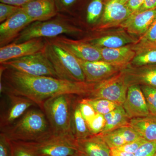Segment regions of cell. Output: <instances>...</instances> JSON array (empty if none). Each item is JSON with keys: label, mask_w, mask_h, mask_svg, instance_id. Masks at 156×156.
I'll return each mask as SVG.
<instances>
[{"label": "cell", "mask_w": 156, "mask_h": 156, "mask_svg": "<svg viewBox=\"0 0 156 156\" xmlns=\"http://www.w3.org/2000/svg\"><path fill=\"white\" fill-rule=\"evenodd\" d=\"M105 125L101 134L110 132L129 125V119L122 105H119L110 112L104 115ZM100 133V134H101Z\"/></svg>", "instance_id": "603a6c76"}, {"label": "cell", "mask_w": 156, "mask_h": 156, "mask_svg": "<svg viewBox=\"0 0 156 156\" xmlns=\"http://www.w3.org/2000/svg\"><path fill=\"white\" fill-rule=\"evenodd\" d=\"M76 24L72 16L58 13L48 20L32 23L12 43L18 44L33 39L53 38L63 35H80L83 33V30Z\"/></svg>", "instance_id": "3957f363"}, {"label": "cell", "mask_w": 156, "mask_h": 156, "mask_svg": "<svg viewBox=\"0 0 156 156\" xmlns=\"http://www.w3.org/2000/svg\"><path fill=\"white\" fill-rule=\"evenodd\" d=\"M119 1L123 3V4L126 5V3H128L129 1H130V0H119Z\"/></svg>", "instance_id": "ee69618b"}, {"label": "cell", "mask_w": 156, "mask_h": 156, "mask_svg": "<svg viewBox=\"0 0 156 156\" xmlns=\"http://www.w3.org/2000/svg\"><path fill=\"white\" fill-rule=\"evenodd\" d=\"M39 156H79L74 136L52 134L35 142H27Z\"/></svg>", "instance_id": "52a82bcc"}, {"label": "cell", "mask_w": 156, "mask_h": 156, "mask_svg": "<svg viewBox=\"0 0 156 156\" xmlns=\"http://www.w3.org/2000/svg\"><path fill=\"white\" fill-rule=\"evenodd\" d=\"M105 0H89L84 7V22L92 30L99 22L103 12Z\"/></svg>", "instance_id": "d4e9b609"}, {"label": "cell", "mask_w": 156, "mask_h": 156, "mask_svg": "<svg viewBox=\"0 0 156 156\" xmlns=\"http://www.w3.org/2000/svg\"><path fill=\"white\" fill-rule=\"evenodd\" d=\"M79 156H111L109 147L100 134L76 139Z\"/></svg>", "instance_id": "ffe728a7"}, {"label": "cell", "mask_w": 156, "mask_h": 156, "mask_svg": "<svg viewBox=\"0 0 156 156\" xmlns=\"http://www.w3.org/2000/svg\"><path fill=\"white\" fill-rule=\"evenodd\" d=\"M128 88L121 71L111 77L95 83L92 92L87 98L107 99L122 105Z\"/></svg>", "instance_id": "ba28073f"}, {"label": "cell", "mask_w": 156, "mask_h": 156, "mask_svg": "<svg viewBox=\"0 0 156 156\" xmlns=\"http://www.w3.org/2000/svg\"><path fill=\"white\" fill-rule=\"evenodd\" d=\"M144 0H130L126 5L133 14L139 10L143 4Z\"/></svg>", "instance_id": "ab89813d"}, {"label": "cell", "mask_w": 156, "mask_h": 156, "mask_svg": "<svg viewBox=\"0 0 156 156\" xmlns=\"http://www.w3.org/2000/svg\"><path fill=\"white\" fill-rule=\"evenodd\" d=\"M122 106L130 119L151 115L140 85L128 87L126 101Z\"/></svg>", "instance_id": "2e32d148"}, {"label": "cell", "mask_w": 156, "mask_h": 156, "mask_svg": "<svg viewBox=\"0 0 156 156\" xmlns=\"http://www.w3.org/2000/svg\"><path fill=\"white\" fill-rule=\"evenodd\" d=\"M48 39L78 59L86 61L102 60L99 48L83 39L74 40L64 35Z\"/></svg>", "instance_id": "30bf717a"}, {"label": "cell", "mask_w": 156, "mask_h": 156, "mask_svg": "<svg viewBox=\"0 0 156 156\" xmlns=\"http://www.w3.org/2000/svg\"><path fill=\"white\" fill-rule=\"evenodd\" d=\"M23 10L2 23L0 25V48L12 43L23 30L33 22Z\"/></svg>", "instance_id": "5bb4252c"}, {"label": "cell", "mask_w": 156, "mask_h": 156, "mask_svg": "<svg viewBox=\"0 0 156 156\" xmlns=\"http://www.w3.org/2000/svg\"><path fill=\"white\" fill-rule=\"evenodd\" d=\"M146 140L142 137H140L132 142L126 143L122 146L115 148L117 149L118 150L123 151L130 153L134 154Z\"/></svg>", "instance_id": "f35d334b"}, {"label": "cell", "mask_w": 156, "mask_h": 156, "mask_svg": "<svg viewBox=\"0 0 156 156\" xmlns=\"http://www.w3.org/2000/svg\"><path fill=\"white\" fill-rule=\"evenodd\" d=\"M92 32L94 33L82 39L98 48H121L136 44L139 39L121 30L101 33L98 31Z\"/></svg>", "instance_id": "8fae6325"}, {"label": "cell", "mask_w": 156, "mask_h": 156, "mask_svg": "<svg viewBox=\"0 0 156 156\" xmlns=\"http://www.w3.org/2000/svg\"><path fill=\"white\" fill-rule=\"evenodd\" d=\"M155 45H156V44Z\"/></svg>", "instance_id": "7dc6e473"}, {"label": "cell", "mask_w": 156, "mask_h": 156, "mask_svg": "<svg viewBox=\"0 0 156 156\" xmlns=\"http://www.w3.org/2000/svg\"><path fill=\"white\" fill-rule=\"evenodd\" d=\"M136 56L130 65L134 67L156 64V45H151L136 50Z\"/></svg>", "instance_id": "484cf974"}, {"label": "cell", "mask_w": 156, "mask_h": 156, "mask_svg": "<svg viewBox=\"0 0 156 156\" xmlns=\"http://www.w3.org/2000/svg\"><path fill=\"white\" fill-rule=\"evenodd\" d=\"M81 99L90 105L97 113L104 115L112 111L119 105L113 101L102 98H85Z\"/></svg>", "instance_id": "4316f807"}, {"label": "cell", "mask_w": 156, "mask_h": 156, "mask_svg": "<svg viewBox=\"0 0 156 156\" xmlns=\"http://www.w3.org/2000/svg\"><path fill=\"white\" fill-rule=\"evenodd\" d=\"M75 96L68 94L57 95L48 99L43 104L41 109L44 113L54 135L74 136L71 120Z\"/></svg>", "instance_id": "277c9868"}, {"label": "cell", "mask_w": 156, "mask_h": 156, "mask_svg": "<svg viewBox=\"0 0 156 156\" xmlns=\"http://www.w3.org/2000/svg\"><path fill=\"white\" fill-rule=\"evenodd\" d=\"M44 38L33 39L22 43H11L0 48V64L15 58L43 52L46 46Z\"/></svg>", "instance_id": "7c38bea8"}, {"label": "cell", "mask_w": 156, "mask_h": 156, "mask_svg": "<svg viewBox=\"0 0 156 156\" xmlns=\"http://www.w3.org/2000/svg\"><path fill=\"white\" fill-rule=\"evenodd\" d=\"M156 18V8L134 13L120 25L129 34L141 37L145 34Z\"/></svg>", "instance_id": "ac0fdd59"}, {"label": "cell", "mask_w": 156, "mask_h": 156, "mask_svg": "<svg viewBox=\"0 0 156 156\" xmlns=\"http://www.w3.org/2000/svg\"><path fill=\"white\" fill-rule=\"evenodd\" d=\"M108 1H109V0H108Z\"/></svg>", "instance_id": "bcb514c9"}, {"label": "cell", "mask_w": 156, "mask_h": 156, "mask_svg": "<svg viewBox=\"0 0 156 156\" xmlns=\"http://www.w3.org/2000/svg\"><path fill=\"white\" fill-rule=\"evenodd\" d=\"M156 152V141H145L140 147L135 156H154Z\"/></svg>", "instance_id": "e575fe53"}, {"label": "cell", "mask_w": 156, "mask_h": 156, "mask_svg": "<svg viewBox=\"0 0 156 156\" xmlns=\"http://www.w3.org/2000/svg\"><path fill=\"white\" fill-rule=\"evenodd\" d=\"M154 156H156V153L154 155Z\"/></svg>", "instance_id": "f6af8a7d"}, {"label": "cell", "mask_w": 156, "mask_h": 156, "mask_svg": "<svg viewBox=\"0 0 156 156\" xmlns=\"http://www.w3.org/2000/svg\"><path fill=\"white\" fill-rule=\"evenodd\" d=\"M155 8H156V0H144L139 10L135 13H139Z\"/></svg>", "instance_id": "60d3db41"}, {"label": "cell", "mask_w": 156, "mask_h": 156, "mask_svg": "<svg viewBox=\"0 0 156 156\" xmlns=\"http://www.w3.org/2000/svg\"><path fill=\"white\" fill-rule=\"evenodd\" d=\"M0 156H13L11 142L4 133H0Z\"/></svg>", "instance_id": "8d00e7d4"}, {"label": "cell", "mask_w": 156, "mask_h": 156, "mask_svg": "<svg viewBox=\"0 0 156 156\" xmlns=\"http://www.w3.org/2000/svg\"><path fill=\"white\" fill-rule=\"evenodd\" d=\"M73 105L71 126L73 135L76 139H83L92 136L86 120L82 116L79 105V100Z\"/></svg>", "instance_id": "cb8c5ba5"}, {"label": "cell", "mask_w": 156, "mask_h": 156, "mask_svg": "<svg viewBox=\"0 0 156 156\" xmlns=\"http://www.w3.org/2000/svg\"><path fill=\"white\" fill-rule=\"evenodd\" d=\"M133 14L119 0H109L105 4L99 22L91 31H101L107 27L120 24Z\"/></svg>", "instance_id": "4fadbf2b"}, {"label": "cell", "mask_w": 156, "mask_h": 156, "mask_svg": "<svg viewBox=\"0 0 156 156\" xmlns=\"http://www.w3.org/2000/svg\"><path fill=\"white\" fill-rule=\"evenodd\" d=\"M87 123L92 135H96L100 134L103 131L105 126V120L104 115L96 113L95 116Z\"/></svg>", "instance_id": "1f68e13d"}, {"label": "cell", "mask_w": 156, "mask_h": 156, "mask_svg": "<svg viewBox=\"0 0 156 156\" xmlns=\"http://www.w3.org/2000/svg\"><path fill=\"white\" fill-rule=\"evenodd\" d=\"M58 13L71 16L79 0H55Z\"/></svg>", "instance_id": "d6a6232c"}, {"label": "cell", "mask_w": 156, "mask_h": 156, "mask_svg": "<svg viewBox=\"0 0 156 156\" xmlns=\"http://www.w3.org/2000/svg\"><path fill=\"white\" fill-rule=\"evenodd\" d=\"M99 134L101 135L110 149L119 147L127 143L122 135L117 129Z\"/></svg>", "instance_id": "f1b7e54d"}, {"label": "cell", "mask_w": 156, "mask_h": 156, "mask_svg": "<svg viewBox=\"0 0 156 156\" xmlns=\"http://www.w3.org/2000/svg\"><path fill=\"white\" fill-rule=\"evenodd\" d=\"M132 45L117 48H99L102 60L126 68L136 56Z\"/></svg>", "instance_id": "44dd1931"}, {"label": "cell", "mask_w": 156, "mask_h": 156, "mask_svg": "<svg viewBox=\"0 0 156 156\" xmlns=\"http://www.w3.org/2000/svg\"><path fill=\"white\" fill-rule=\"evenodd\" d=\"M156 43V18L145 34L140 37L139 41L132 45L134 50L136 51L141 48L155 45Z\"/></svg>", "instance_id": "83f0119b"}, {"label": "cell", "mask_w": 156, "mask_h": 156, "mask_svg": "<svg viewBox=\"0 0 156 156\" xmlns=\"http://www.w3.org/2000/svg\"><path fill=\"white\" fill-rule=\"evenodd\" d=\"M79 105L82 116L87 122L95 116L97 113L90 105L83 101L82 99L79 100Z\"/></svg>", "instance_id": "74e56055"}, {"label": "cell", "mask_w": 156, "mask_h": 156, "mask_svg": "<svg viewBox=\"0 0 156 156\" xmlns=\"http://www.w3.org/2000/svg\"><path fill=\"white\" fill-rule=\"evenodd\" d=\"M6 97V105L1 110V130L9 127L19 119L29 109L36 106L33 101L23 96L15 95L9 91L2 94Z\"/></svg>", "instance_id": "9c48e42d"}, {"label": "cell", "mask_w": 156, "mask_h": 156, "mask_svg": "<svg viewBox=\"0 0 156 156\" xmlns=\"http://www.w3.org/2000/svg\"><path fill=\"white\" fill-rule=\"evenodd\" d=\"M83 71L86 81L95 83L111 77L125 69L103 60L86 61L78 59Z\"/></svg>", "instance_id": "9a60e30c"}, {"label": "cell", "mask_w": 156, "mask_h": 156, "mask_svg": "<svg viewBox=\"0 0 156 156\" xmlns=\"http://www.w3.org/2000/svg\"><path fill=\"white\" fill-rule=\"evenodd\" d=\"M1 132L11 141L23 142H38L53 134L44 112L32 108Z\"/></svg>", "instance_id": "7a4b0ae2"}, {"label": "cell", "mask_w": 156, "mask_h": 156, "mask_svg": "<svg viewBox=\"0 0 156 156\" xmlns=\"http://www.w3.org/2000/svg\"><path fill=\"white\" fill-rule=\"evenodd\" d=\"M1 65L29 75L58 78L44 51L12 59Z\"/></svg>", "instance_id": "8992f818"}, {"label": "cell", "mask_w": 156, "mask_h": 156, "mask_svg": "<svg viewBox=\"0 0 156 156\" xmlns=\"http://www.w3.org/2000/svg\"><path fill=\"white\" fill-rule=\"evenodd\" d=\"M21 9V7L0 3V23L9 19Z\"/></svg>", "instance_id": "836d02e7"}, {"label": "cell", "mask_w": 156, "mask_h": 156, "mask_svg": "<svg viewBox=\"0 0 156 156\" xmlns=\"http://www.w3.org/2000/svg\"><path fill=\"white\" fill-rule=\"evenodd\" d=\"M128 87L147 85L156 87V64L134 67L129 65L122 70Z\"/></svg>", "instance_id": "e0dca14e"}, {"label": "cell", "mask_w": 156, "mask_h": 156, "mask_svg": "<svg viewBox=\"0 0 156 156\" xmlns=\"http://www.w3.org/2000/svg\"><path fill=\"white\" fill-rule=\"evenodd\" d=\"M44 52L59 79L72 82H86L77 58L48 39Z\"/></svg>", "instance_id": "5b68a950"}, {"label": "cell", "mask_w": 156, "mask_h": 156, "mask_svg": "<svg viewBox=\"0 0 156 156\" xmlns=\"http://www.w3.org/2000/svg\"><path fill=\"white\" fill-rule=\"evenodd\" d=\"M32 1L33 0H0V3L22 7Z\"/></svg>", "instance_id": "b9f144b4"}, {"label": "cell", "mask_w": 156, "mask_h": 156, "mask_svg": "<svg viewBox=\"0 0 156 156\" xmlns=\"http://www.w3.org/2000/svg\"><path fill=\"white\" fill-rule=\"evenodd\" d=\"M1 94L9 91L33 101L41 109L46 101L62 94L87 97L95 83L72 82L47 76L29 75L0 66Z\"/></svg>", "instance_id": "6da1fadb"}, {"label": "cell", "mask_w": 156, "mask_h": 156, "mask_svg": "<svg viewBox=\"0 0 156 156\" xmlns=\"http://www.w3.org/2000/svg\"><path fill=\"white\" fill-rule=\"evenodd\" d=\"M22 9L34 22L48 20L58 13L55 0H33Z\"/></svg>", "instance_id": "d6986e66"}, {"label": "cell", "mask_w": 156, "mask_h": 156, "mask_svg": "<svg viewBox=\"0 0 156 156\" xmlns=\"http://www.w3.org/2000/svg\"><path fill=\"white\" fill-rule=\"evenodd\" d=\"M117 129L122 135L127 143L132 142L141 137L130 125L123 126Z\"/></svg>", "instance_id": "d590c367"}, {"label": "cell", "mask_w": 156, "mask_h": 156, "mask_svg": "<svg viewBox=\"0 0 156 156\" xmlns=\"http://www.w3.org/2000/svg\"><path fill=\"white\" fill-rule=\"evenodd\" d=\"M111 156H135L134 154L118 150L115 148H111Z\"/></svg>", "instance_id": "7bdbcfd3"}, {"label": "cell", "mask_w": 156, "mask_h": 156, "mask_svg": "<svg viewBox=\"0 0 156 156\" xmlns=\"http://www.w3.org/2000/svg\"><path fill=\"white\" fill-rule=\"evenodd\" d=\"M151 115L156 116V87L140 86Z\"/></svg>", "instance_id": "f546056e"}, {"label": "cell", "mask_w": 156, "mask_h": 156, "mask_svg": "<svg viewBox=\"0 0 156 156\" xmlns=\"http://www.w3.org/2000/svg\"><path fill=\"white\" fill-rule=\"evenodd\" d=\"M11 142L13 156H39L27 142Z\"/></svg>", "instance_id": "4dcf8cb0"}, {"label": "cell", "mask_w": 156, "mask_h": 156, "mask_svg": "<svg viewBox=\"0 0 156 156\" xmlns=\"http://www.w3.org/2000/svg\"><path fill=\"white\" fill-rule=\"evenodd\" d=\"M129 125L146 140L156 141V116L133 118L130 120Z\"/></svg>", "instance_id": "7402d4cb"}]
</instances>
